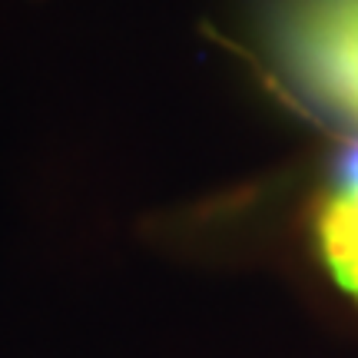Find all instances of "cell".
Masks as SVG:
<instances>
[{
    "label": "cell",
    "mask_w": 358,
    "mask_h": 358,
    "mask_svg": "<svg viewBox=\"0 0 358 358\" xmlns=\"http://www.w3.org/2000/svg\"><path fill=\"white\" fill-rule=\"evenodd\" d=\"M282 53L315 100L358 120V0H295Z\"/></svg>",
    "instance_id": "cell-1"
},
{
    "label": "cell",
    "mask_w": 358,
    "mask_h": 358,
    "mask_svg": "<svg viewBox=\"0 0 358 358\" xmlns=\"http://www.w3.org/2000/svg\"><path fill=\"white\" fill-rule=\"evenodd\" d=\"M315 239L332 279L358 299V189L335 186L315 213Z\"/></svg>",
    "instance_id": "cell-2"
}]
</instances>
